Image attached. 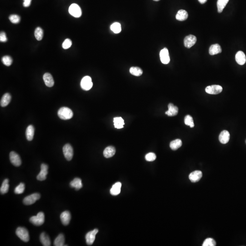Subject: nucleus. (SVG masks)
I'll list each match as a JSON object with an SVG mask.
<instances>
[{
    "label": "nucleus",
    "instance_id": "f257e3e1",
    "mask_svg": "<svg viewBox=\"0 0 246 246\" xmlns=\"http://www.w3.org/2000/svg\"><path fill=\"white\" fill-rule=\"evenodd\" d=\"M73 112L68 107L61 108L58 112L59 117L62 120H68L71 119L73 116Z\"/></svg>",
    "mask_w": 246,
    "mask_h": 246
},
{
    "label": "nucleus",
    "instance_id": "f03ea898",
    "mask_svg": "<svg viewBox=\"0 0 246 246\" xmlns=\"http://www.w3.org/2000/svg\"><path fill=\"white\" fill-rule=\"evenodd\" d=\"M16 234L18 238L24 242L29 241V234L28 231L25 227H18L16 231Z\"/></svg>",
    "mask_w": 246,
    "mask_h": 246
},
{
    "label": "nucleus",
    "instance_id": "7ed1b4c3",
    "mask_svg": "<svg viewBox=\"0 0 246 246\" xmlns=\"http://www.w3.org/2000/svg\"><path fill=\"white\" fill-rule=\"evenodd\" d=\"M45 221V215L42 212H39L36 216H33L30 219V221L36 226L42 225Z\"/></svg>",
    "mask_w": 246,
    "mask_h": 246
},
{
    "label": "nucleus",
    "instance_id": "20e7f679",
    "mask_svg": "<svg viewBox=\"0 0 246 246\" xmlns=\"http://www.w3.org/2000/svg\"><path fill=\"white\" fill-rule=\"evenodd\" d=\"M41 195L40 194L35 193L31 195L26 196L23 200V203L26 205H31L34 204L36 201L39 199Z\"/></svg>",
    "mask_w": 246,
    "mask_h": 246
},
{
    "label": "nucleus",
    "instance_id": "39448f33",
    "mask_svg": "<svg viewBox=\"0 0 246 246\" xmlns=\"http://www.w3.org/2000/svg\"><path fill=\"white\" fill-rule=\"evenodd\" d=\"M93 86V82L91 77L87 76L83 77L81 82V87L83 90L88 91L90 90Z\"/></svg>",
    "mask_w": 246,
    "mask_h": 246
},
{
    "label": "nucleus",
    "instance_id": "423d86ee",
    "mask_svg": "<svg viewBox=\"0 0 246 246\" xmlns=\"http://www.w3.org/2000/svg\"><path fill=\"white\" fill-rule=\"evenodd\" d=\"M62 150L66 160L68 161H71L74 155V150L72 146L69 144H66L63 147Z\"/></svg>",
    "mask_w": 246,
    "mask_h": 246
},
{
    "label": "nucleus",
    "instance_id": "0eeeda50",
    "mask_svg": "<svg viewBox=\"0 0 246 246\" xmlns=\"http://www.w3.org/2000/svg\"><path fill=\"white\" fill-rule=\"evenodd\" d=\"M69 13L74 17L79 18L82 15V11L79 5L76 4H72L69 8Z\"/></svg>",
    "mask_w": 246,
    "mask_h": 246
},
{
    "label": "nucleus",
    "instance_id": "6e6552de",
    "mask_svg": "<svg viewBox=\"0 0 246 246\" xmlns=\"http://www.w3.org/2000/svg\"><path fill=\"white\" fill-rule=\"evenodd\" d=\"M48 166L47 164H42L41 166V171L37 175L36 179L39 181L45 180L47 178V175L48 174Z\"/></svg>",
    "mask_w": 246,
    "mask_h": 246
},
{
    "label": "nucleus",
    "instance_id": "1a4fd4ad",
    "mask_svg": "<svg viewBox=\"0 0 246 246\" xmlns=\"http://www.w3.org/2000/svg\"><path fill=\"white\" fill-rule=\"evenodd\" d=\"M10 160L13 165L15 166H20L22 164L21 159L19 155L14 151H12L10 153Z\"/></svg>",
    "mask_w": 246,
    "mask_h": 246
},
{
    "label": "nucleus",
    "instance_id": "9d476101",
    "mask_svg": "<svg viewBox=\"0 0 246 246\" xmlns=\"http://www.w3.org/2000/svg\"><path fill=\"white\" fill-rule=\"evenodd\" d=\"M197 39L196 36L193 35H189L184 39V46L187 48H190L196 43Z\"/></svg>",
    "mask_w": 246,
    "mask_h": 246
},
{
    "label": "nucleus",
    "instance_id": "9b49d317",
    "mask_svg": "<svg viewBox=\"0 0 246 246\" xmlns=\"http://www.w3.org/2000/svg\"><path fill=\"white\" fill-rule=\"evenodd\" d=\"M205 91L210 94H217L222 92V88L219 85H213L207 87Z\"/></svg>",
    "mask_w": 246,
    "mask_h": 246
},
{
    "label": "nucleus",
    "instance_id": "f8f14e48",
    "mask_svg": "<svg viewBox=\"0 0 246 246\" xmlns=\"http://www.w3.org/2000/svg\"><path fill=\"white\" fill-rule=\"evenodd\" d=\"M160 59L162 63L167 64L170 61L168 50L167 48H164L161 50L160 53Z\"/></svg>",
    "mask_w": 246,
    "mask_h": 246
},
{
    "label": "nucleus",
    "instance_id": "ddd939ff",
    "mask_svg": "<svg viewBox=\"0 0 246 246\" xmlns=\"http://www.w3.org/2000/svg\"><path fill=\"white\" fill-rule=\"evenodd\" d=\"M99 230L97 229H94L93 231L88 232L86 235L85 239L87 244L88 245H91L93 244L95 239V236Z\"/></svg>",
    "mask_w": 246,
    "mask_h": 246
},
{
    "label": "nucleus",
    "instance_id": "4468645a",
    "mask_svg": "<svg viewBox=\"0 0 246 246\" xmlns=\"http://www.w3.org/2000/svg\"><path fill=\"white\" fill-rule=\"evenodd\" d=\"M60 219L63 225L65 226L68 225L71 219V215L70 212L68 211L62 212L60 215Z\"/></svg>",
    "mask_w": 246,
    "mask_h": 246
},
{
    "label": "nucleus",
    "instance_id": "2eb2a0df",
    "mask_svg": "<svg viewBox=\"0 0 246 246\" xmlns=\"http://www.w3.org/2000/svg\"><path fill=\"white\" fill-rule=\"evenodd\" d=\"M202 176V173L200 171H195L190 173L189 178L192 182H196L199 181Z\"/></svg>",
    "mask_w": 246,
    "mask_h": 246
},
{
    "label": "nucleus",
    "instance_id": "dca6fc26",
    "mask_svg": "<svg viewBox=\"0 0 246 246\" xmlns=\"http://www.w3.org/2000/svg\"><path fill=\"white\" fill-rule=\"evenodd\" d=\"M230 137L229 132L227 130H223L220 134L219 136V140L221 143L222 144H227V143H228L230 140Z\"/></svg>",
    "mask_w": 246,
    "mask_h": 246
},
{
    "label": "nucleus",
    "instance_id": "f3484780",
    "mask_svg": "<svg viewBox=\"0 0 246 246\" xmlns=\"http://www.w3.org/2000/svg\"><path fill=\"white\" fill-rule=\"evenodd\" d=\"M43 80L45 85L48 87H52L54 85V82L52 75L49 73H45L43 76Z\"/></svg>",
    "mask_w": 246,
    "mask_h": 246
},
{
    "label": "nucleus",
    "instance_id": "a211bd4d",
    "mask_svg": "<svg viewBox=\"0 0 246 246\" xmlns=\"http://www.w3.org/2000/svg\"><path fill=\"white\" fill-rule=\"evenodd\" d=\"M235 59L236 62L239 65H243L246 63V55L242 51H239L236 53Z\"/></svg>",
    "mask_w": 246,
    "mask_h": 246
},
{
    "label": "nucleus",
    "instance_id": "6ab92c4d",
    "mask_svg": "<svg viewBox=\"0 0 246 246\" xmlns=\"http://www.w3.org/2000/svg\"><path fill=\"white\" fill-rule=\"evenodd\" d=\"M168 110L166 111V114L168 116H174L177 115L178 113V108L172 103L168 105Z\"/></svg>",
    "mask_w": 246,
    "mask_h": 246
},
{
    "label": "nucleus",
    "instance_id": "aec40b11",
    "mask_svg": "<svg viewBox=\"0 0 246 246\" xmlns=\"http://www.w3.org/2000/svg\"><path fill=\"white\" fill-rule=\"evenodd\" d=\"M116 149L114 147L109 146L105 149L103 151V154L106 158H109L113 157L115 155Z\"/></svg>",
    "mask_w": 246,
    "mask_h": 246
},
{
    "label": "nucleus",
    "instance_id": "412c9836",
    "mask_svg": "<svg viewBox=\"0 0 246 246\" xmlns=\"http://www.w3.org/2000/svg\"><path fill=\"white\" fill-rule=\"evenodd\" d=\"M222 52L221 47L219 44L211 45L209 50V53L211 55H214L220 54Z\"/></svg>",
    "mask_w": 246,
    "mask_h": 246
},
{
    "label": "nucleus",
    "instance_id": "4be33fe9",
    "mask_svg": "<svg viewBox=\"0 0 246 246\" xmlns=\"http://www.w3.org/2000/svg\"><path fill=\"white\" fill-rule=\"evenodd\" d=\"M40 240L43 246H51V241H50V238L46 233H42L40 236Z\"/></svg>",
    "mask_w": 246,
    "mask_h": 246
},
{
    "label": "nucleus",
    "instance_id": "5701e85b",
    "mask_svg": "<svg viewBox=\"0 0 246 246\" xmlns=\"http://www.w3.org/2000/svg\"><path fill=\"white\" fill-rule=\"evenodd\" d=\"M188 14L187 12L184 10H180L176 15V20L179 21H184L187 19Z\"/></svg>",
    "mask_w": 246,
    "mask_h": 246
},
{
    "label": "nucleus",
    "instance_id": "b1692460",
    "mask_svg": "<svg viewBox=\"0 0 246 246\" xmlns=\"http://www.w3.org/2000/svg\"><path fill=\"white\" fill-rule=\"evenodd\" d=\"M122 184L120 182H118L113 185L110 189V192L112 195H117L120 192Z\"/></svg>",
    "mask_w": 246,
    "mask_h": 246
},
{
    "label": "nucleus",
    "instance_id": "393cba45",
    "mask_svg": "<svg viewBox=\"0 0 246 246\" xmlns=\"http://www.w3.org/2000/svg\"><path fill=\"white\" fill-rule=\"evenodd\" d=\"M11 100V96L10 94L6 93L3 95L1 100V106L3 107L7 106L8 105L9 103H10Z\"/></svg>",
    "mask_w": 246,
    "mask_h": 246
},
{
    "label": "nucleus",
    "instance_id": "a878e982",
    "mask_svg": "<svg viewBox=\"0 0 246 246\" xmlns=\"http://www.w3.org/2000/svg\"><path fill=\"white\" fill-rule=\"evenodd\" d=\"M70 185L71 187L74 188L76 190H80L82 187V180L79 178H74L70 182Z\"/></svg>",
    "mask_w": 246,
    "mask_h": 246
},
{
    "label": "nucleus",
    "instance_id": "bb28decb",
    "mask_svg": "<svg viewBox=\"0 0 246 246\" xmlns=\"http://www.w3.org/2000/svg\"><path fill=\"white\" fill-rule=\"evenodd\" d=\"M34 135V128L32 125H30L27 127L26 131V136L27 140L31 141L33 138Z\"/></svg>",
    "mask_w": 246,
    "mask_h": 246
},
{
    "label": "nucleus",
    "instance_id": "cd10ccee",
    "mask_svg": "<svg viewBox=\"0 0 246 246\" xmlns=\"http://www.w3.org/2000/svg\"><path fill=\"white\" fill-rule=\"evenodd\" d=\"M64 242H65V238H64V235L62 234L61 233L59 234L55 239L54 242V245L55 246H64Z\"/></svg>",
    "mask_w": 246,
    "mask_h": 246
},
{
    "label": "nucleus",
    "instance_id": "c85d7f7f",
    "mask_svg": "<svg viewBox=\"0 0 246 246\" xmlns=\"http://www.w3.org/2000/svg\"><path fill=\"white\" fill-rule=\"evenodd\" d=\"M182 141L180 139H176L172 141L169 144V146L172 150H175L180 148L182 146Z\"/></svg>",
    "mask_w": 246,
    "mask_h": 246
},
{
    "label": "nucleus",
    "instance_id": "c756f323",
    "mask_svg": "<svg viewBox=\"0 0 246 246\" xmlns=\"http://www.w3.org/2000/svg\"><path fill=\"white\" fill-rule=\"evenodd\" d=\"M229 0H218L217 2V10L219 13H222L224 8Z\"/></svg>",
    "mask_w": 246,
    "mask_h": 246
},
{
    "label": "nucleus",
    "instance_id": "7c9ffc66",
    "mask_svg": "<svg viewBox=\"0 0 246 246\" xmlns=\"http://www.w3.org/2000/svg\"><path fill=\"white\" fill-rule=\"evenodd\" d=\"M114 123L115 127L117 129H121L124 127V120L121 117H116L114 119Z\"/></svg>",
    "mask_w": 246,
    "mask_h": 246
},
{
    "label": "nucleus",
    "instance_id": "2f4dec72",
    "mask_svg": "<svg viewBox=\"0 0 246 246\" xmlns=\"http://www.w3.org/2000/svg\"><path fill=\"white\" fill-rule=\"evenodd\" d=\"M9 185V180L6 179L4 180L0 188V192L1 194L7 193L8 192Z\"/></svg>",
    "mask_w": 246,
    "mask_h": 246
},
{
    "label": "nucleus",
    "instance_id": "473e14b6",
    "mask_svg": "<svg viewBox=\"0 0 246 246\" xmlns=\"http://www.w3.org/2000/svg\"><path fill=\"white\" fill-rule=\"evenodd\" d=\"M129 72L131 74L135 76H140L143 74V71L139 67H131L129 69Z\"/></svg>",
    "mask_w": 246,
    "mask_h": 246
},
{
    "label": "nucleus",
    "instance_id": "72a5a7b5",
    "mask_svg": "<svg viewBox=\"0 0 246 246\" xmlns=\"http://www.w3.org/2000/svg\"><path fill=\"white\" fill-rule=\"evenodd\" d=\"M36 39L38 41H40L42 39L43 36V30L40 27H37L35 29L34 33Z\"/></svg>",
    "mask_w": 246,
    "mask_h": 246
},
{
    "label": "nucleus",
    "instance_id": "f704fd0d",
    "mask_svg": "<svg viewBox=\"0 0 246 246\" xmlns=\"http://www.w3.org/2000/svg\"><path fill=\"white\" fill-rule=\"evenodd\" d=\"M110 29L114 33H119L121 31L120 24L118 22H114L111 25Z\"/></svg>",
    "mask_w": 246,
    "mask_h": 246
},
{
    "label": "nucleus",
    "instance_id": "c9c22d12",
    "mask_svg": "<svg viewBox=\"0 0 246 246\" xmlns=\"http://www.w3.org/2000/svg\"><path fill=\"white\" fill-rule=\"evenodd\" d=\"M184 122H185V125L189 126L191 128L194 127L193 120L191 115H187L185 117V120H184Z\"/></svg>",
    "mask_w": 246,
    "mask_h": 246
},
{
    "label": "nucleus",
    "instance_id": "e433bc0d",
    "mask_svg": "<svg viewBox=\"0 0 246 246\" xmlns=\"http://www.w3.org/2000/svg\"><path fill=\"white\" fill-rule=\"evenodd\" d=\"M24 190H25V184L23 183H21L15 189L14 192L16 194H20L24 192Z\"/></svg>",
    "mask_w": 246,
    "mask_h": 246
},
{
    "label": "nucleus",
    "instance_id": "4c0bfd02",
    "mask_svg": "<svg viewBox=\"0 0 246 246\" xmlns=\"http://www.w3.org/2000/svg\"><path fill=\"white\" fill-rule=\"evenodd\" d=\"M2 62L6 66H10L13 63V59L10 56H5L2 58Z\"/></svg>",
    "mask_w": 246,
    "mask_h": 246
},
{
    "label": "nucleus",
    "instance_id": "58836bf2",
    "mask_svg": "<svg viewBox=\"0 0 246 246\" xmlns=\"http://www.w3.org/2000/svg\"><path fill=\"white\" fill-rule=\"evenodd\" d=\"M216 242L213 239L208 238L204 241L202 246H215Z\"/></svg>",
    "mask_w": 246,
    "mask_h": 246
},
{
    "label": "nucleus",
    "instance_id": "ea45409f",
    "mask_svg": "<svg viewBox=\"0 0 246 246\" xmlns=\"http://www.w3.org/2000/svg\"><path fill=\"white\" fill-rule=\"evenodd\" d=\"M9 19L11 22L14 24H17V23H19L21 20L20 17L19 16L15 14L10 15L9 17Z\"/></svg>",
    "mask_w": 246,
    "mask_h": 246
},
{
    "label": "nucleus",
    "instance_id": "a19ab883",
    "mask_svg": "<svg viewBox=\"0 0 246 246\" xmlns=\"http://www.w3.org/2000/svg\"><path fill=\"white\" fill-rule=\"evenodd\" d=\"M72 42L71 40L69 39H66L62 44V48L64 49H67L70 48L72 46Z\"/></svg>",
    "mask_w": 246,
    "mask_h": 246
},
{
    "label": "nucleus",
    "instance_id": "79ce46f5",
    "mask_svg": "<svg viewBox=\"0 0 246 246\" xmlns=\"http://www.w3.org/2000/svg\"><path fill=\"white\" fill-rule=\"evenodd\" d=\"M145 158H146V160L148 161H154L156 159V156L155 154L152 152H150L148 153L146 155Z\"/></svg>",
    "mask_w": 246,
    "mask_h": 246
},
{
    "label": "nucleus",
    "instance_id": "37998d69",
    "mask_svg": "<svg viewBox=\"0 0 246 246\" xmlns=\"http://www.w3.org/2000/svg\"><path fill=\"white\" fill-rule=\"evenodd\" d=\"M7 41L6 33L1 32L0 34V41L1 42H6Z\"/></svg>",
    "mask_w": 246,
    "mask_h": 246
},
{
    "label": "nucleus",
    "instance_id": "c03bdc74",
    "mask_svg": "<svg viewBox=\"0 0 246 246\" xmlns=\"http://www.w3.org/2000/svg\"><path fill=\"white\" fill-rule=\"evenodd\" d=\"M23 1H24V2H23V5L25 7H29L31 5L32 0H23Z\"/></svg>",
    "mask_w": 246,
    "mask_h": 246
},
{
    "label": "nucleus",
    "instance_id": "a18cd8bd",
    "mask_svg": "<svg viewBox=\"0 0 246 246\" xmlns=\"http://www.w3.org/2000/svg\"><path fill=\"white\" fill-rule=\"evenodd\" d=\"M207 0H198L199 2L202 4H204V3H206V2H207Z\"/></svg>",
    "mask_w": 246,
    "mask_h": 246
},
{
    "label": "nucleus",
    "instance_id": "49530a36",
    "mask_svg": "<svg viewBox=\"0 0 246 246\" xmlns=\"http://www.w3.org/2000/svg\"><path fill=\"white\" fill-rule=\"evenodd\" d=\"M153 1H160V0H153Z\"/></svg>",
    "mask_w": 246,
    "mask_h": 246
},
{
    "label": "nucleus",
    "instance_id": "de8ad7c7",
    "mask_svg": "<svg viewBox=\"0 0 246 246\" xmlns=\"http://www.w3.org/2000/svg\"><path fill=\"white\" fill-rule=\"evenodd\" d=\"M245 142H246V141H245Z\"/></svg>",
    "mask_w": 246,
    "mask_h": 246
}]
</instances>
